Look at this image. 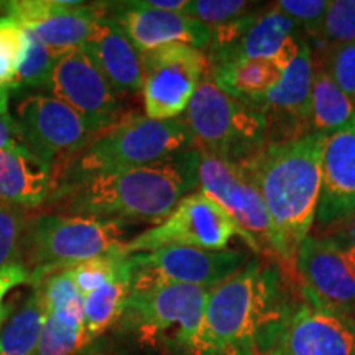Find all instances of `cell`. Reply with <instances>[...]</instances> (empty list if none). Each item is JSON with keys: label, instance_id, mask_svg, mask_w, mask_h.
Listing matches in <instances>:
<instances>
[{"label": "cell", "instance_id": "1", "mask_svg": "<svg viewBox=\"0 0 355 355\" xmlns=\"http://www.w3.org/2000/svg\"><path fill=\"white\" fill-rule=\"evenodd\" d=\"M199 152L184 150L152 165L128 168L58 186L48 199L58 214L96 217L123 224H162L199 188Z\"/></svg>", "mask_w": 355, "mask_h": 355}, {"label": "cell", "instance_id": "2", "mask_svg": "<svg viewBox=\"0 0 355 355\" xmlns=\"http://www.w3.org/2000/svg\"><path fill=\"white\" fill-rule=\"evenodd\" d=\"M324 135L266 144L247 171L259 188L277 239V259L295 273L301 243L309 235L321 198Z\"/></svg>", "mask_w": 355, "mask_h": 355}, {"label": "cell", "instance_id": "3", "mask_svg": "<svg viewBox=\"0 0 355 355\" xmlns=\"http://www.w3.org/2000/svg\"><path fill=\"white\" fill-rule=\"evenodd\" d=\"M279 277L260 260H250L207 291L193 355H255V344L282 318Z\"/></svg>", "mask_w": 355, "mask_h": 355}, {"label": "cell", "instance_id": "4", "mask_svg": "<svg viewBox=\"0 0 355 355\" xmlns=\"http://www.w3.org/2000/svg\"><path fill=\"white\" fill-rule=\"evenodd\" d=\"M189 148L193 139L181 117L155 121L139 114L122 115L60 168L56 188L91 176L152 165Z\"/></svg>", "mask_w": 355, "mask_h": 355}, {"label": "cell", "instance_id": "5", "mask_svg": "<svg viewBox=\"0 0 355 355\" xmlns=\"http://www.w3.org/2000/svg\"><path fill=\"white\" fill-rule=\"evenodd\" d=\"M128 227L117 220L44 212L26 219L17 260L32 270L35 285L51 270L123 248Z\"/></svg>", "mask_w": 355, "mask_h": 355}, {"label": "cell", "instance_id": "6", "mask_svg": "<svg viewBox=\"0 0 355 355\" xmlns=\"http://www.w3.org/2000/svg\"><path fill=\"white\" fill-rule=\"evenodd\" d=\"M183 121L193 148L245 165L268 144V121L261 110L224 92L207 73L191 97Z\"/></svg>", "mask_w": 355, "mask_h": 355}, {"label": "cell", "instance_id": "7", "mask_svg": "<svg viewBox=\"0 0 355 355\" xmlns=\"http://www.w3.org/2000/svg\"><path fill=\"white\" fill-rule=\"evenodd\" d=\"M207 288L159 285L130 293L122 321L141 344L168 345L189 352L201 327Z\"/></svg>", "mask_w": 355, "mask_h": 355}, {"label": "cell", "instance_id": "8", "mask_svg": "<svg viewBox=\"0 0 355 355\" xmlns=\"http://www.w3.org/2000/svg\"><path fill=\"white\" fill-rule=\"evenodd\" d=\"M199 191L232 217L242 239L255 254L277 257V239L268 211L247 168L239 163L199 152Z\"/></svg>", "mask_w": 355, "mask_h": 355}, {"label": "cell", "instance_id": "9", "mask_svg": "<svg viewBox=\"0 0 355 355\" xmlns=\"http://www.w3.org/2000/svg\"><path fill=\"white\" fill-rule=\"evenodd\" d=\"M248 263L239 250L163 247L128 255L132 291L159 285H193L211 290Z\"/></svg>", "mask_w": 355, "mask_h": 355}, {"label": "cell", "instance_id": "10", "mask_svg": "<svg viewBox=\"0 0 355 355\" xmlns=\"http://www.w3.org/2000/svg\"><path fill=\"white\" fill-rule=\"evenodd\" d=\"M207 73V56L188 44H170L144 53L141 92L146 117L170 121L184 114Z\"/></svg>", "mask_w": 355, "mask_h": 355}, {"label": "cell", "instance_id": "11", "mask_svg": "<svg viewBox=\"0 0 355 355\" xmlns=\"http://www.w3.org/2000/svg\"><path fill=\"white\" fill-rule=\"evenodd\" d=\"M235 235L242 239L232 217L201 191H194L178 204L162 224L130 239L123 250L128 255L163 247L224 250Z\"/></svg>", "mask_w": 355, "mask_h": 355}, {"label": "cell", "instance_id": "12", "mask_svg": "<svg viewBox=\"0 0 355 355\" xmlns=\"http://www.w3.org/2000/svg\"><path fill=\"white\" fill-rule=\"evenodd\" d=\"M15 119L30 152L53 168L69 162L97 133L76 110L46 92L21 96Z\"/></svg>", "mask_w": 355, "mask_h": 355}, {"label": "cell", "instance_id": "13", "mask_svg": "<svg viewBox=\"0 0 355 355\" xmlns=\"http://www.w3.org/2000/svg\"><path fill=\"white\" fill-rule=\"evenodd\" d=\"M266 340L272 355H355V321L304 300L283 309Z\"/></svg>", "mask_w": 355, "mask_h": 355}, {"label": "cell", "instance_id": "14", "mask_svg": "<svg viewBox=\"0 0 355 355\" xmlns=\"http://www.w3.org/2000/svg\"><path fill=\"white\" fill-rule=\"evenodd\" d=\"M44 91L76 110L97 133L122 117L121 99L83 48L60 56Z\"/></svg>", "mask_w": 355, "mask_h": 355}, {"label": "cell", "instance_id": "15", "mask_svg": "<svg viewBox=\"0 0 355 355\" xmlns=\"http://www.w3.org/2000/svg\"><path fill=\"white\" fill-rule=\"evenodd\" d=\"M306 300L339 313L355 314V260L327 237H308L295 261Z\"/></svg>", "mask_w": 355, "mask_h": 355}, {"label": "cell", "instance_id": "16", "mask_svg": "<svg viewBox=\"0 0 355 355\" xmlns=\"http://www.w3.org/2000/svg\"><path fill=\"white\" fill-rule=\"evenodd\" d=\"M0 10L61 53L83 48L104 15L99 7L64 0H13L0 3Z\"/></svg>", "mask_w": 355, "mask_h": 355}, {"label": "cell", "instance_id": "17", "mask_svg": "<svg viewBox=\"0 0 355 355\" xmlns=\"http://www.w3.org/2000/svg\"><path fill=\"white\" fill-rule=\"evenodd\" d=\"M313 71L311 48L303 43L298 58L285 69L282 83L259 102V110L268 121V144L296 140L311 133Z\"/></svg>", "mask_w": 355, "mask_h": 355}, {"label": "cell", "instance_id": "18", "mask_svg": "<svg viewBox=\"0 0 355 355\" xmlns=\"http://www.w3.org/2000/svg\"><path fill=\"white\" fill-rule=\"evenodd\" d=\"M112 20L125 32L140 55L170 44H188L204 50L211 42V28L207 25L183 12L145 7L141 0L119 3Z\"/></svg>", "mask_w": 355, "mask_h": 355}, {"label": "cell", "instance_id": "19", "mask_svg": "<svg viewBox=\"0 0 355 355\" xmlns=\"http://www.w3.org/2000/svg\"><path fill=\"white\" fill-rule=\"evenodd\" d=\"M321 171L318 220L332 224L355 214V115L345 125L324 135Z\"/></svg>", "mask_w": 355, "mask_h": 355}, {"label": "cell", "instance_id": "20", "mask_svg": "<svg viewBox=\"0 0 355 355\" xmlns=\"http://www.w3.org/2000/svg\"><path fill=\"white\" fill-rule=\"evenodd\" d=\"M296 26L290 17L273 7L259 15L254 25L229 48L207 56L209 68L237 60H270L279 68H290L303 44L296 38Z\"/></svg>", "mask_w": 355, "mask_h": 355}, {"label": "cell", "instance_id": "21", "mask_svg": "<svg viewBox=\"0 0 355 355\" xmlns=\"http://www.w3.org/2000/svg\"><path fill=\"white\" fill-rule=\"evenodd\" d=\"M83 50L119 97L141 91V55L110 17L97 20Z\"/></svg>", "mask_w": 355, "mask_h": 355}, {"label": "cell", "instance_id": "22", "mask_svg": "<svg viewBox=\"0 0 355 355\" xmlns=\"http://www.w3.org/2000/svg\"><path fill=\"white\" fill-rule=\"evenodd\" d=\"M53 166L32 152L0 153V202L32 209L55 191Z\"/></svg>", "mask_w": 355, "mask_h": 355}, {"label": "cell", "instance_id": "23", "mask_svg": "<svg viewBox=\"0 0 355 355\" xmlns=\"http://www.w3.org/2000/svg\"><path fill=\"white\" fill-rule=\"evenodd\" d=\"M209 74L222 91L259 109V102L285 76V69L270 60H237L211 66Z\"/></svg>", "mask_w": 355, "mask_h": 355}, {"label": "cell", "instance_id": "24", "mask_svg": "<svg viewBox=\"0 0 355 355\" xmlns=\"http://www.w3.org/2000/svg\"><path fill=\"white\" fill-rule=\"evenodd\" d=\"M354 115V101L332 81L321 63H314L311 89V133L329 135L345 125Z\"/></svg>", "mask_w": 355, "mask_h": 355}, {"label": "cell", "instance_id": "25", "mask_svg": "<svg viewBox=\"0 0 355 355\" xmlns=\"http://www.w3.org/2000/svg\"><path fill=\"white\" fill-rule=\"evenodd\" d=\"M130 293L132 282L127 257L125 265L112 282L84 298V324L92 339L104 336L115 324L122 321Z\"/></svg>", "mask_w": 355, "mask_h": 355}, {"label": "cell", "instance_id": "26", "mask_svg": "<svg viewBox=\"0 0 355 355\" xmlns=\"http://www.w3.org/2000/svg\"><path fill=\"white\" fill-rule=\"evenodd\" d=\"M46 309L42 293L33 286L32 295L8 319L0 332V355H35L42 336Z\"/></svg>", "mask_w": 355, "mask_h": 355}, {"label": "cell", "instance_id": "27", "mask_svg": "<svg viewBox=\"0 0 355 355\" xmlns=\"http://www.w3.org/2000/svg\"><path fill=\"white\" fill-rule=\"evenodd\" d=\"M92 343L84 322L46 313L35 355H83Z\"/></svg>", "mask_w": 355, "mask_h": 355}, {"label": "cell", "instance_id": "28", "mask_svg": "<svg viewBox=\"0 0 355 355\" xmlns=\"http://www.w3.org/2000/svg\"><path fill=\"white\" fill-rule=\"evenodd\" d=\"M61 55L63 53L46 46L35 35L26 32V46L10 91L13 89H43L44 91Z\"/></svg>", "mask_w": 355, "mask_h": 355}, {"label": "cell", "instance_id": "29", "mask_svg": "<svg viewBox=\"0 0 355 355\" xmlns=\"http://www.w3.org/2000/svg\"><path fill=\"white\" fill-rule=\"evenodd\" d=\"M128 254L123 248L110 252V254L94 257V259H87L78 263L68 266L71 277L76 283L78 290L86 298L87 295L105 286L107 283L121 273V270L125 265Z\"/></svg>", "mask_w": 355, "mask_h": 355}, {"label": "cell", "instance_id": "30", "mask_svg": "<svg viewBox=\"0 0 355 355\" xmlns=\"http://www.w3.org/2000/svg\"><path fill=\"white\" fill-rule=\"evenodd\" d=\"M25 46L24 26L10 17H0V89H12Z\"/></svg>", "mask_w": 355, "mask_h": 355}, {"label": "cell", "instance_id": "31", "mask_svg": "<svg viewBox=\"0 0 355 355\" xmlns=\"http://www.w3.org/2000/svg\"><path fill=\"white\" fill-rule=\"evenodd\" d=\"M314 35L322 37L324 42L334 46L355 42V0L331 2Z\"/></svg>", "mask_w": 355, "mask_h": 355}, {"label": "cell", "instance_id": "32", "mask_svg": "<svg viewBox=\"0 0 355 355\" xmlns=\"http://www.w3.org/2000/svg\"><path fill=\"white\" fill-rule=\"evenodd\" d=\"M25 224V209L0 202V268L19 259Z\"/></svg>", "mask_w": 355, "mask_h": 355}, {"label": "cell", "instance_id": "33", "mask_svg": "<svg viewBox=\"0 0 355 355\" xmlns=\"http://www.w3.org/2000/svg\"><path fill=\"white\" fill-rule=\"evenodd\" d=\"M252 3L247 0H193L184 13L207 25L209 28L224 25L245 15Z\"/></svg>", "mask_w": 355, "mask_h": 355}, {"label": "cell", "instance_id": "34", "mask_svg": "<svg viewBox=\"0 0 355 355\" xmlns=\"http://www.w3.org/2000/svg\"><path fill=\"white\" fill-rule=\"evenodd\" d=\"M322 68L355 104V42L334 46Z\"/></svg>", "mask_w": 355, "mask_h": 355}, {"label": "cell", "instance_id": "35", "mask_svg": "<svg viewBox=\"0 0 355 355\" xmlns=\"http://www.w3.org/2000/svg\"><path fill=\"white\" fill-rule=\"evenodd\" d=\"M331 2L326 0H279L277 8L308 32H316Z\"/></svg>", "mask_w": 355, "mask_h": 355}, {"label": "cell", "instance_id": "36", "mask_svg": "<svg viewBox=\"0 0 355 355\" xmlns=\"http://www.w3.org/2000/svg\"><path fill=\"white\" fill-rule=\"evenodd\" d=\"M3 152H30L19 122L8 112L0 115V153Z\"/></svg>", "mask_w": 355, "mask_h": 355}, {"label": "cell", "instance_id": "37", "mask_svg": "<svg viewBox=\"0 0 355 355\" xmlns=\"http://www.w3.org/2000/svg\"><path fill=\"white\" fill-rule=\"evenodd\" d=\"M331 232L324 237L334 241L350 259L355 260V214L332 222Z\"/></svg>", "mask_w": 355, "mask_h": 355}, {"label": "cell", "instance_id": "38", "mask_svg": "<svg viewBox=\"0 0 355 355\" xmlns=\"http://www.w3.org/2000/svg\"><path fill=\"white\" fill-rule=\"evenodd\" d=\"M26 282H30V272L20 260H13L0 268V309H2V301L7 293Z\"/></svg>", "mask_w": 355, "mask_h": 355}, {"label": "cell", "instance_id": "39", "mask_svg": "<svg viewBox=\"0 0 355 355\" xmlns=\"http://www.w3.org/2000/svg\"><path fill=\"white\" fill-rule=\"evenodd\" d=\"M145 7L157 8V10L165 12H183L188 7L189 0H141Z\"/></svg>", "mask_w": 355, "mask_h": 355}, {"label": "cell", "instance_id": "40", "mask_svg": "<svg viewBox=\"0 0 355 355\" xmlns=\"http://www.w3.org/2000/svg\"><path fill=\"white\" fill-rule=\"evenodd\" d=\"M8 92L7 89H0V115L8 112Z\"/></svg>", "mask_w": 355, "mask_h": 355}, {"label": "cell", "instance_id": "41", "mask_svg": "<svg viewBox=\"0 0 355 355\" xmlns=\"http://www.w3.org/2000/svg\"><path fill=\"white\" fill-rule=\"evenodd\" d=\"M83 355H115V354H112L110 352V350H104V349H94V347H91L87 350V352H84Z\"/></svg>", "mask_w": 355, "mask_h": 355}, {"label": "cell", "instance_id": "42", "mask_svg": "<svg viewBox=\"0 0 355 355\" xmlns=\"http://www.w3.org/2000/svg\"><path fill=\"white\" fill-rule=\"evenodd\" d=\"M6 314H7V311L6 309H0V326H2V322H3V318H6Z\"/></svg>", "mask_w": 355, "mask_h": 355}, {"label": "cell", "instance_id": "43", "mask_svg": "<svg viewBox=\"0 0 355 355\" xmlns=\"http://www.w3.org/2000/svg\"><path fill=\"white\" fill-rule=\"evenodd\" d=\"M354 321H355V314H354Z\"/></svg>", "mask_w": 355, "mask_h": 355}]
</instances>
